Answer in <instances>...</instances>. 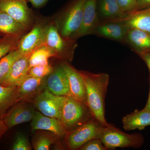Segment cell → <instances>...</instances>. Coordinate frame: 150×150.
Returning <instances> with one entry per match:
<instances>
[{"label": "cell", "mask_w": 150, "mask_h": 150, "mask_svg": "<svg viewBox=\"0 0 150 150\" xmlns=\"http://www.w3.org/2000/svg\"><path fill=\"white\" fill-rule=\"evenodd\" d=\"M86 90L87 105L93 117L104 127L110 125L105 118V99L109 82V76L106 73L96 74L79 71Z\"/></svg>", "instance_id": "1"}, {"label": "cell", "mask_w": 150, "mask_h": 150, "mask_svg": "<svg viewBox=\"0 0 150 150\" xmlns=\"http://www.w3.org/2000/svg\"><path fill=\"white\" fill-rule=\"evenodd\" d=\"M86 0H69L51 19L62 37L73 39L79 29ZM74 40V39H73Z\"/></svg>", "instance_id": "2"}, {"label": "cell", "mask_w": 150, "mask_h": 150, "mask_svg": "<svg viewBox=\"0 0 150 150\" xmlns=\"http://www.w3.org/2000/svg\"><path fill=\"white\" fill-rule=\"evenodd\" d=\"M94 118L86 104L71 96H66L61 121L67 132L77 128Z\"/></svg>", "instance_id": "3"}, {"label": "cell", "mask_w": 150, "mask_h": 150, "mask_svg": "<svg viewBox=\"0 0 150 150\" xmlns=\"http://www.w3.org/2000/svg\"><path fill=\"white\" fill-rule=\"evenodd\" d=\"M76 40L62 37L51 18H49L46 30L44 45L54 51L55 58L64 62H71L77 46Z\"/></svg>", "instance_id": "4"}, {"label": "cell", "mask_w": 150, "mask_h": 150, "mask_svg": "<svg viewBox=\"0 0 150 150\" xmlns=\"http://www.w3.org/2000/svg\"><path fill=\"white\" fill-rule=\"evenodd\" d=\"M100 139L107 149L117 148L141 147L144 142L140 134H128L110 125L103 127Z\"/></svg>", "instance_id": "5"}, {"label": "cell", "mask_w": 150, "mask_h": 150, "mask_svg": "<svg viewBox=\"0 0 150 150\" xmlns=\"http://www.w3.org/2000/svg\"><path fill=\"white\" fill-rule=\"evenodd\" d=\"M104 126L93 118L77 128L67 132L65 143L71 150H79L84 144L92 139H99Z\"/></svg>", "instance_id": "6"}, {"label": "cell", "mask_w": 150, "mask_h": 150, "mask_svg": "<svg viewBox=\"0 0 150 150\" xmlns=\"http://www.w3.org/2000/svg\"><path fill=\"white\" fill-rule=\"evenodd\" d=\"M49 19L36 17L29 31L21 38L16 49L22 55H30L35 49L44 45L46 26Z\"/></svg>", "instance_id": "7"}, {"label": "cell", "mask_w": 150, "mask_h": 150, "mask_svg": "<svg viewBox=\"0 0 150 150\" xmlns=\"http://www.w3.org/2000/svg\"><path fill=\"white\" fill-rule=\"evenodd\" d=\"M27 3V0H0V9L30 30L36 17Z\"/></svg>", "instance_id": "8"}, {"label": "cell", "mask_w": 150, "mask_h": 150, "mask_svg": "<svg viewBox=\"0 0 150 150\" xmlns=\"http://www.w3.org/2000/svg\"><path fill=\"white\" fill-rule=\"evenodd\" d=\"M66 96H58L44 90L33 100V104L43 115L61 121Z\"/></svg>", "instance_id": "9"}, {"label": "cell", "mask_w": 150, "mask_h": 150, "mask_svg": "<svg viewBox=\"0 0 150 150\" xmlns=\"http://www.w3.org/2000/svg\"><path fill=\"white\" fill-rule=\"evenodd\" d=\"M35 106L30 102L16 103L3 116L2 119L8 129L21 123L32 121L35 112Z\"/></svg>", "instance_id": "10"}, {"label": "cell", "mask_w": 150, "mask_h": 150, "mask_svg": "<svg viewBox=\"0 0 150 150\" xmlns=\"http://www.w3.org/2000/svg\"><path fill=\"white\" fill-rule=\"evenodd\" d=\"M98 0H86L84 8L83 16L81 27L73 39L78 38L85 35L94 34L100 21L97 11Z\"/></svg>", "instance_id": "11"}, {"label": "cell", "mask_w": 150, "mask_h": 150, "mask_svg": "<svg viewBox=\"0 0 150 150\" xmlns=\"http://www.w3.org/2000/svg\"><path fill=\"white\" fill-rule=\"evenodd\" d=\"M104 21L122 23L129 29H137L150 33V7L139 10L126 12L118 18Z\"/></svg>", "instance_id": "12"}, {"label": "cell", "mask_w": 150, "mask_h": 150, "mask_svg": "<svg viewBox=\"0 0 150 150\" xmlns=\"http://www.w3.org/2000/svg\"><path fill=\"white\" fill-rule=\"evenodd\" d=\"M45 90L58 96H70L69 81L62 64L46 77Z\"/></svg>", "instance_id": "13"}, {"label": "cell", "mask_w": 150, "mask_h": 150, "mask_svg": "<svg viewBox=\"0 0 150 150\" xmlns=\"http://www.w3.org/2000/svg\"><path fill=\"white\" fill-rule=\"evenodd\" d=\"M62 64L69 81L70 96L87 105L85 86L79 71L68 62H64Z\"/></svg>", "instance_id": "14"}, {"label": "cell", "mask_w": 150, "mask_h": 150, "mask_svg": "<svg viewBox=\"0 0 150 150\" xmlns=\"http://www.w3.org/2000/svg\"><path fill=\"white\" fill-rule=\"evenodd\" d=\"M29 56L30 55H23L17 60L0 84L5 87L20 85L28 75Z\"/></svg>", "instance_id": "15"}, {"label": "cell", "mask_w": 150, "mask_h": 150, "mask_svg": "<svg viewBox=\"0 0 150 150\" xmlns=\"http://www.w3.org/2000/svg\"><path fill=\"white\" fill-rule=\"evenodd\" d=\"M46 77L39 78L28 76L18 86V102L32 101L45 90Z\"/></svg>", "instance_id": "16"}, {"label": "cell", "mask_w": 150, "mask_h": 150, "mask_svg": "<svg viewBox=\"0 0 150 150\" xmlns=\"http://www.w3.org/2000/svg\"><path fill=\"white\" fill-rule=\"evenodd\" d=\"M31 126L33 131L38 130L48 131L59 138L65 137L67 132L60 120L43 115L39 111H35L31 121Z\"/></svg>", "instance_id": "17"}, {"label": "cell", "mask_w": 150, "mask_h": 150, "mask_svg": "<svg viewBox=\"0 0 150 150\" xmlns=\"http://www.w3.org/2000/svg\"><path fill=\"white\" fill-rule=\"evenodd\" d=\"M124 43L137 54L150 52V33L137 29H129Z\"/></svg>", "instance_id": "18"}, {"label": "cell", "mask_w": 150, "mask_h": 150, "mask_svg": "<svg viewBox=\"0 0 150 150\" xmlns=\"http://www.w3.org/2000/svg\"><path fill=\"white\" fill-rule=\"evenodd\" d=\"M129 28L115 22L103 21L97 27L94 34L124 43Z\"/></svg>", "instance_id": "19"}, {"label": "cell", "mask_w": 150, "mask_h": 150, "mask_svg": "<svg viewBox=\"0 0 150 150\" xmlns=\"http://www.w3.org/2000/svg\"><path fill=\"white\" fill-rule=\"evenodd\" d=\"M122 121L125 131L143 130L150 126V111L145 108L142 110L137 109L124 116Z\"/></svg>", "instance_id": "20"}, {"label": "cell", "mask_w": 150, "mask_h": 150, "mask_svg": "<svg viewBox=\"0 0 150 150\" xmlns=\"http://www.w3.org/2000/svg\"><path fill=\"white\" fill-rule=\"evenodd\" d=\"M30 30L0 9V31L6 35L23 36Z\"/></svg>", "instance_id": "21"}, {"label": "cell", "mask_w": 150, "mask_h": 150, "mask_svg": "<svg viewBox=\"0 0 150 150\" xmlns=\"http://www.w3.org/2000/svg\"><path fill=\"white\" fill-rule=\"evenodd\" d=\"M17 102L18 86L5 87L0 84V119Z\"/></svg>", "instance_id": "22"}, {"label": "cell", "mask_w": 150, "mask_h": 150, "mask_svg": "<svg viewBox=\"0 0 150 150\" xmlns=\"http://www.w3.org/2000/svg\"><path fill=\"white\" fill-rule=\"evenodd\" d=\"M97 10L105 20L118 18L125 13L116 0H98Z\"/></svg>", "instance_id": "23"}, {"label": "cell", "mask_w": 150, "mask_h": 150, "mask_svg": "<svg viewBox=\"0 0 150 150\" xmlns=\"http://www.w3.org/2000/svg\"><path fill=\"white\" fill-rule=\"evenodd\" d=\"M51 57H55L53 50L46 45H42L35 49L30 55L29 68L49 64V59Z\"/></svg>", "instance_id": "24"}, {"label": "cell", "mask_w": 150, "mask_h": 150, "mask_svg": "<svg viewBox=\"0 0 150 150\" xmlns=\"http://www.w3.org/2000/svg\"><path fill=\"white\" fill-rule=\"evenodd\" d=\"M23 55L16 48L10 51L0 61V83L8 74L14 62Z\"/></svg>", "instance_id": "25"}, {"label": "cell", "mask_w": 150, "mask_h": 150, "mask_svg": "<svg viewBox=\"0 0 150 150\" xmlns=\"http://www.w3.org/2000/svg\"><path fill=\"white\" fill-rule=\"evenodd\" d=\"M59 138L53 133L37 135L33 141V149L35 150H49L51 145Z\"/></svg>", "instance_id": "26"}, {"label": "cell", "mask_w": 150, "mask_h": 150, "mask_svg": "<svg viewBox=\"0 0 150 150\" xmlns=\"http://www.w3.org/2000/svg\"><path fill=\"white\" fill-rule=\"evenodd\" d=\"M22 36L6 35L0 39V61L10 51L16 48L19 40Z\"/></svg>", "instance_id": "27"}, {"label": "cell", "mask_w": 150, "mask_h": 150, "mask_svg": "<svg viewBox=\"0 0 150 150\" xmlns=\"http://www.w3.org/2000/svg\"><path fill=\"white\" fill-rule=\"evenodd\" d=\"M53 69L54 68L49 64L38 65L30 68L28 76L35 78L46 77L52 72Z\"/></svg>", "instance_id": "28"}, {"label": "cell", "mask_w": 150, "mask_h": 150, "mask_svg": "<svg viewBox=\"0 0 150 150\" xmlns=\"http://www.w3.org/2000/svg\"><path fill=\"white\" fill-rule=\"evenodd\" d=\"M13 150H30L31 145L26 137L22 134L17 136L16 139L12 147Z\"/></svg>", "instance_id": "29"}, {"label": "cell", "mask_w": 150, "mask_h": 150, "mask_svg": "<svg viewBox=\"0 0 150 150\" xmlns=\"http://www.w3.org/2000/svg\"><path fill=\"white\" fill-rule=\"evenodd\" d=\"M79 150H106L101 140L99 139H94L87 142Z\"/></svg>", "instance_id": "30"}, {"label": "cell", "mask_w": 150, "mask_h": 150, "mask_svg": "<svg viewBox=\"0 0 150 150\" xmlns=\"http://www.w3.org/2000/svg\"><path fill=\"white\" fill-rule=\"evenodd\" d=\"M124 12L136 11L137 0H116Z\"/></svg>", "instance_id": "31"}, {"label": "cell", "mask_w": 150, "mask_h": 150, "mask_svg": "<svg viewBox=\"0 0 150 150\" xmlns=\"http://www.w3.org/2000/svg\"><path fill=\"white\" fill-rule=\"evenodd\" d=\"M49 0H27L35 8H40L47 4Z\"/></svg>", "instance_id": "32"}, {"label": "cell", "mask_w": 150, "mask_h": 150, "mask_svg": "<svg viewBox=\"0 0 150 150\" xmlns=\"http://www.w3.org/2000/svg\"><path fill=\"white\" fill-rule=\"evenodd\" d=\"M150 7V0H137L136 10L143 9Z\"/></svg>", "instance_id": "33"}, {"label": "cell", "mask_w": 150, "mask_h": 150, "mask_svg": "<svg viewBox=\"0 0 150 150\" xmlns=\"http://www.w3.org/2000/svg\"><path fill=\"white\" fill-rule=\"evenodd\" d=\"M147 66L150 72V52L138 54Z\"/></svg>", "instance_id": "34"}, {"label": "cell", "mask_w": 150, "mask_h": 150, "mask_svg": "<svg viewBox=\"0 0 150 150\" xmlns=\"http://www.w3.org/2000/svg\"><path fill=\"white\" fill-rule=\"evenodd\" d=\"M8 130V129L4 123L2 119H0V139Z\"/></svg>", "instance_id": "35"}, {"label": "cell", "mask_w": 150, "mask_h": 150, "mask_svg": "<svg viewBox=\"0 0 150 150\" xmlns=\"http://www.w3.org/2000/svg\"><path fill=\"white\" fill-rule=\"evenodd\" d=\"M149 97H148L146 104L144 108L150 111V76L149 78Z\"/></svg>", "instance_id": "36"}]
</instances>
